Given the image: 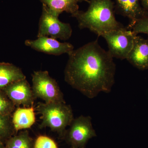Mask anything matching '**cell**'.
<instances>
[{"label":"cell","mask_w":148,"mask_h":148,"mask_svg":"<svg viewBox=\"0 0 148 148\" xmlns=\"http://www.w3.org/2000/svg\"><path fill=\"white\" fill-rule=\"evenodd\" d=\"M16 108L33 106L36 98L27 79L11 84L3 90Z\"/></svg>","instance_id":"ba28073f"},{"label":"cell","mask_w":148,"mask_h":148,"mask_svg":"<svg viewBox=\"0 0 148 148\" xmlns=\"http://www.w3.org/2000/svg\"><path fill=\"white\" fill-rule=\"evenodd\" d=\"M34 148H58V147L53 139L45 135H40L34 141Z\"/></svg>","instance_id":"d6986e66"},{"label":"cell","mask_w":148,"mask_h":148,"mask_svg":"<svg viewBox=\"0 0 148 148\" xmlns=\"http://www.w3.org/2000/svg\"><path fill=\"white\" fill-rule=\"evenodd\" d=\"M0 148H5V143L0 141Z\"/></svg>","instance_id":"44dd1931"},{"label":"cell","mask_w":148,"mask_h":148,"mask_svg":"<svg viewBox=\"0 0 148 148\" xmlns=\"http://www.w3.org/2000/svg\"><path fill=\"white\" fill-rule=\"evenodd\" d=\"M96 136L90 116L74 119L64 137L72 148H84L88 140Z\"/></svg>","instance_id":"52a82bcc"},{"label":"cell","mask_w":148,"mask_h":148,"mask_svg":"<svg viewBox=\"0 0 148 148\" xmlns=\"http://www.w3.org/2000/svg\"><path fill=\"white\" fill-rule=\"evenodd\" d=\"M34 141L27 130L19 132L8 139L5 143V148H34Z\"/></svg>","instance_id":"9a60e30c"},{"label":"cell","mask_w":148,"mask_h":148,"mask_svg":"<svg viewBox=\"0 0 148 148\" xmlns=\"http://www.w3.org/2000/svg\"><path fill=\"white\" fill-rule=\"evenodd\" d=\"M26 78L20 68L13 64L0 62V90L12 83Z\"/></svg>","instance_id":"5bb4252c"},{"label":"cell","mask_w":148,"mask_h":148,"mask_svg":"<svg viewBox=\"0 0 148 148\" xmlns=\"http://www.w3.org/2000/svg\"><path fill=\"white\" fill-rule=\"evenodd\" d=\"M69 56L64 71L68 84L90 99L101 92H110L116 66L112 56L98 40L74 50Z\"/></svg>","instance_id":"6da1fadb"},{"label":"cell","mask_w":148,"mask_h":148,"mask_svg":"<svg viewBox=\"0 0 148 148\" xmlns=\"http://www.w3.org/2000/svg\"><path fill=\"white\" fill-rule=\"evenodd\" d=\"M118 13L127 17L130 21L148 16V12L143 8L141 0H114Z\"/></svg>","instance_id":"8fae6325"},{"label":"cell","mask_w":148,"mask_h":148,"mask_svg":"<svg viewBox=\"0 0 148 148\" xmlns=\"http://www.w3.org/2000/svg\"><path fill=\"white\" fill-rule=\"evenodd\" d=\"M128 29L135 34H144L148 36V16L135 21H130Z\"/></svg>","instance_id":"ac0fdd59"},{"label":"cell","mask_w":148,"mask_h":148,"mask_svg":"<svg viewBox=\"0 0 148 148\" xmlns=\"http://www.w3.org/2000/svg\"><path fill=\"white\" fill-rule=\"evenodd\" d=\"M137 35L123 28L113 30L101 36L107 42L108 52L113 58L126 59L132 49Z\"/></svg>","instance_id":"8992f818"},{"label":"cell","mask_w":148,"mask_h":148,"mask_svg":"<svg viewBox=\"0 0 148 148\" xmlns=\"http://www.w3.org/2000/svg\"><path fill=\"white\" fill-rule=\"evenodd\" d=\"M112 0H90L85 12L79 11L75 16L80 29H87L101 36L105 33L124 28L117 21Z\"/></svg>","instance_id":"7a4b0ae2"},{"label":"cell","mask_w":148,"mask_h":148,"mask_svg":"<svg viewBox=\"0 0 148 148\" xmlns=\"http://www.w3.org/2000/svg\"><path fill=\"white\" fill-rule=\"evenodd\" d=\"M16 106L3 90H0V114L12 115Z\"/></svg>","instance_id":"e0dca14e"},{"label":"cell","mask_w":148,"mask_h":148,"mask_svg":"<svg viewBox=\"0 0 148 148\" xmlns=\"http://www.w3.org/2000/svg\"><path fill=\"white\" fill-rule=\"evenodd\" d=\"M36 119L33 106L18 107L12 114V123L16 132L21 130L30 128L36 122Z\"/></svg>","instance_id":"4fadbf2b"},{"label":"cell","mask_w":148,"mask_h":148,"mask_svg":"<svg viewBox=\"0 0 148 148\" xmlns=\"http://www.w3.org/2000/svg\"><path fill=\"white\" fill-rule=\"evenodd\" d=\"M126 59L139 70L148 69V37L145 39L136 36L133 47Z\"/></svg>","instance_id":"30bf717a"},{"label":"cell","mask_w":148,"mask_h":148,"mask_svg":"<svg viewBox=\"0 0 148 148\" xmlns=\"http://www.w3.org/2000/svg\"><path fill=\"white\" fill-rule=\"evenodd\" d=\"M141 3L143 8L148 12V0H141Z\"/></svg>","instance_id":"ffe728a7"},{"label":"cell","mask_w":148,"mask_h":148,"mask_svg":"<svg viewBox=\"0 0 148 148\" xmlns=\"http://www.w3.org/2000/svg\"><path fill=\"white\" fill-rule=\"evenodd\" d=\"M58 15L49 11L42 5V13L39 22L37 37L47 36L63 40L71 36L73 29L69 23L61 22Z\"/></svg>","instance_id":"5b68a950"},{"label":"cell","mask_w":148,"mask_h":148,"mask_svg":"<svg viewBox=\"0 0 148 148\" xmlns=\"http://www.w3.org/2000/svg\"><path fill=\"white\" fill-rule=\"evenodd\" d=\"M16 133L12 121V115L0 114V141H6Z\"/></svg>","instance_id":"2e32d148"},{"label":"cell","mask_w":148,"mask_h":148,"mask_svg":"<svg viewBox=\"0 0 148 148\" xmlns=\"http://www.w3.org/2000/svg\"><path fill=\"white\" fill-rule=\"evenodd\" d=\"M42 5L45 6L49 11L59 16L66 12L75 17L79 12L78 3L86 2L89 3L90 0H40Z\"/></svg>","instance_id":"7c38bea8"},{"label":"cell","mask_w":148,"mask_h":148,"mask_svg":"<svg viewBox=\"0 0 148 148\" xmlns=\"http://www.w3.org/2000/svg\"><path fill=\"white\" fill-rule=\"evenodd\" d=\"M32 89L36 99L45 103H66L64 94L54 79L47 71H36L32 75Z\"/></svg>","instance_id":"277c9868"},{"label":"cell","mask_w":148,"mask_h":148,"mask_svg":"<svg viewBox=\"0 0 148 148\" xmlns=\"http://www.w3.org/2000/svg\"><path fill=\"white\" fill-rule=\"evenodd\" d=\"M35 110L41 115L40 128L49 127L63 138L74 119L71 107L66 103H39Z\"/></svg>","instance_id":"3957f363"},{"label":"cell","mask_w":148,"mask_h":148,"mask_svg":"<svg viewBox=\"0 0 148 148\" xmlns=\"http://www.w3.org/2000/svg\"><path fill=\"white\" fill-rule=\"evenodd\" d=\"M24 44L37 51L50 55H69L74 50L73 46L70 43L60 42L56 39L47 36L38 37L35 40H27Z\"/></svg>","instance_id":"9c48e42d"}]
</instances>
